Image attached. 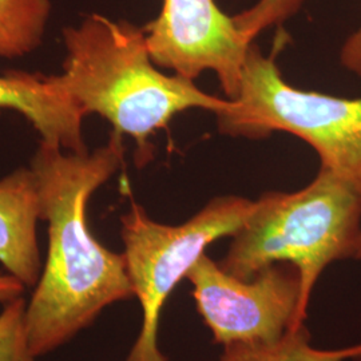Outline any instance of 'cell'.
I'll return each instance as SVG.
<instances>
[{
  "label": "cell",
  "instance_id": "cell-4",
  "mask_svg": "<svg viewBox=\"0 0 361 361\" xmlns=\"http://www.w3.org/2000/svg\"><path fill=\"white\" fill-rule=\"evenodd\" d=\"M217 118L219 131L228 135L262 138L273 131L296 135L316 150L320 166L361 195V98H338L288 85L274 58L252 43L240 95Z\"/></svg>",
  "mask_w": 361,
  "mask_h": 361
},
{
  "label": "cell",
  "instance_id": "cell-5",
  "mask_svg": "<svg viewBox=\"0 0 361 361\" xmlns=\"http://www.w3.org/2000/svg\"><path fill=\"white\" fill-rule=\"evenodd\" d=\"M255 201L238 195L210 200L197 214L180 225H165L150 219L141 205L131 202L121 217L123 256L134 296L141 302L142 326L126 361H168L158 345L161 312L170 293L207 246L238 232Z\"/></svg>",
  "mask_w": 361,
  "mask_h": 361
},
{
  "label": "cell",
  "instance_id": "cell-7",
  "mask_svg": "<svg viewBox=\"0 0 361 361\" xmlns=\"http://www.w3.org/2000/svg\"><path fill=\"white\" fill-rule=\"evenodd\" d=\"M143 30L155 65L192 80L213 71L228 99L238 98L252 43L214 0H164L159 15Z\"/></svg>",
  "mask_w": 361,
  "mask_h": 361
},
{
  "label": "cell",
  "instance_id": "cell-11",
  "mask_svg": "<svg viewBox=\"0 0 361 361\" xmlns=\"http://www.w3.org/2000/svg\"><path fill=\"white\" fill-rule=\"evenodd\" d=\"M51 0H0V58H22L40 47Z\"/></svg>",
  "mask_w": 361,
  "mask_h": 361
},
{
  "label": "cell",
  "instance_id": "cell-9",
  "mask_svg": "<svg viewBox=\"0 0 361 361\" xmlns=\"http://www.w3.org/2000/svg\"><path fill=\"white\" fill-rule=\"evenodd\" d=\"M38 219L35 176L31 169H18L0 180V262L26 286H37L43 271Z\"/></svg>",
  "mask_w": 361,
  "mask_h": 361
},
{
  "label": "cell",
  "instance_id": "cell-8",
  "mask_svg": "<svg viewBox=\"0 0 361 361\" xmlns=\"http://www.w3.org/2000/svg\"><path fill=\"white\" fill-rule=\"evenodd\" d=\"M13 110L35 128L42 141L71 153H86L82 123L86 114L54 78L7 71L0 77V111Z\"/></svg>",
  "mask_w": 361,
  "mask_h": 361
},
{
  "label": "cell",
  "instance_id": "cell-6",
  "mask_svg": "<svg viewBox=\"0 0 361 361\" xmlns=\"http://www.w3.org/2000/svg\"><path fill=\"white\" fill-rule=\"evenodd\" d=\"M186 280L217 344H269L296 329L301 277L290 264H271L253 279L240 280L205 253L188 271Z\"/></svg>",
  "mask_w": 361,
  "mask_h": 361
},
{
  "label": "cell",
  "instance_id": "cell-3",
  "mask_svg": "<svg viewBox=\"0 0 361 361\" xmlns=\"http://www.w3.org/2000/svg\"><path fill=\"white\" fill-rule=\"evenodd\" d=\"M361 259V195L332 170L320 166L314 180L293 192H267L257 201L219 267L250 280L271 264L296 267L301 300L296 329L308 314L310 297L334 262Z\"/></svg>",
  "mask_w": 361,
  "mask_h": 361
},
{
  "label": "cell",
  "instance_id": "cell-14",
  "mask_svg": "<svg viewBox=\"0 0 361 361\" xmlns=\"http://www.w3.org/2000/svg\"><path fill=\"white\" fill-rule=\"evenodd\" d=\"M340 63L349 73L361 77V25L341 46Z\"/></svg>",
  "mask_w": 361,
  "mask_h": 361
},
{
  "label": "cell",
  "instance_id": "cell-12",
  "mask_svg": "<svg viewBox=\"0 0 361 361\" xmlns=\"http://www.w3.org/2000/svg\"><path fill=\"white\" fill-rule=\"evenodd\" d=\"M305 0H258L250 8L232 16L233 22L246 42L253 43L261 32L280 26L298 13Z\"/></svg>",
  "mask_w": 361,
  "mask_h": 361
},
{
  "label": "cell",
  "instance_id": "cell-2",
  "mask_svg": "<svg viewBox=\"0 0 361 361\" xmlns=\"http://www.w3.org/2000/svg\"><path fill=\"white\" fill-rule=\"evenodd\" d=\"M63 73L52 75L59 87L87 114L107 119L118 134L137 142L140 157L149 158V138L189 109L216 116L234 101L198 89L192 79L157 70L146 34L128 20L86 15L78 26L62 30Z\"/></svg>",
  "mask_w": 361,
  "mask_h": 361
},
{
  "label": "cell",
  "instance_id": "cell-1",
  "mask_svg": "<svg viewBox=\"0 0 361 361\" xmlns=\"http://www.w3.org/2000/svg\"><path fill=\"white\" fill-rule=\"evenodd\" d=\"M122 135L113 131L92 153H71L42 141L31 159L39 217L49 224V252L27 307V334L35 357L62 347L101 312L134 296L123 253L91 234L86 207L123 162Z\"/></svg>",
  "mask_w": 361,
  "mask_h": 361
},
{
  "label": "cell",
  "instance_id": "cell-15",
  "mask_svg": "<svg viewBox=\"0 0 361 361\" xmlns=\"http://www.w3.org/2000/svg\"><path fill=\"white\" fill-rule=\"evenodd\" d=\"M26 285L18 280L11 273H0V302H11L13 300L23 296Z\"/></svg>",
  "mask_w": 361,
  "mask_h": 361
},
{
  "label": "cell",
  "instance_id": "cell-13",
  "mask_svg": "<svg viewBox=\"0 0 361 361\" xmlns=\"http://www.w3.org/2000/svg\"><path fill=\"white\" fill-rule=\"evenodd\" d=\"M26 301L19 297L0 313V361H35L27 334Z\"/></svg>",
  "mask_w": 361,
  "mask_h": 361
},
{
  "label": "cell",
  "instance_id": "cell-10",
  "mask_svg": "<svg viewBox=\"0 0 361 361\" xmlns=\"http://www.w3.org/2000/svg\"><path fill=\"white\" fill-rule=\"evenodd\" d=\"M221 361H361V343L337 349L316 348L305 324L274 343L224 345Z\"/></svg>",
  "mask_w": 361,
  "mask_h": 361
}]
</instances>
